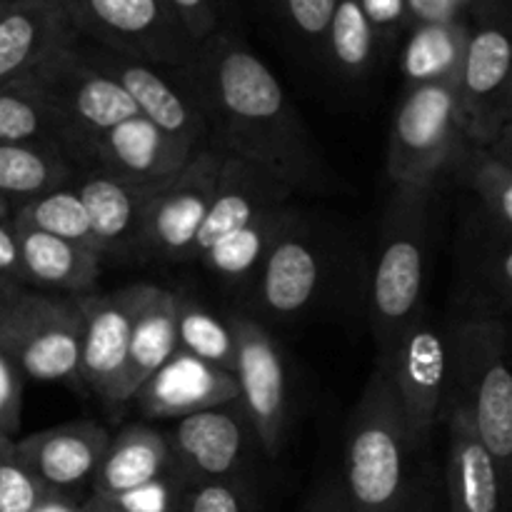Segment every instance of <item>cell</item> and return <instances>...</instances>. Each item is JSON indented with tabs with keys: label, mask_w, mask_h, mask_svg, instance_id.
<instances>
[{
	"label": "cell",
	"mask_w": 512,
	"mask_h": 512,
	"mask_svg": "<svg viewBox=\"0 0 512 512\" xmlns=\"http://www.w3.org/2000/svg\"><path fill=\"white\" fill-rule=\"evenodd\" d=\"M170 70L203 115L208 145L258 165L293 193L338 190V175L293 98L243 40L218 30L185 68Z\"/></svg>",
	"instance_id": "1"
},
{
	"label": "cell",
	"mask_w": 512,
	"mask_h": 512,
	"mask_svg": "<svg viewBox=\"0 0 512 512\" xmlns=\"http://www.w3.org/2000/svg\"><path fill=\"white\" fill-rule=\"evenodd\" d=\"M418 450L403 405L383 370L375 368L345 430L343 483L350 512H420L413 455Z\"/></svg>",
	"instance_id": "2"
},
{
	"label": "cell",
	"mask_w": 512,
	"mask_h": 512,
	"mask_svg": "<svg viewBox=\"0 0 512 512\" xmlns=\"http://www.w3.org/2000/svg\"><path fill=\"white\" fill-rule=\"evenodd\" d=\"M448 385L443 415L460 410L498 465L505 493L512 490V375L508 320L450 318ZM443 420V418H440Z\"/></svg>",
	"instance_id": "3"
},
{
	"label": "cell",
	"mask_w": 512,
	"mask_h": 512,
	"mask_svg": "<svg viewBox=\"0 0 512 512\" xmlns=\"http://www.w3.org/2000/svg\"><path fill=\"white\" fill-rule=\"evenodd\" d=\"M433 198L435 195L393 188V195L385 205L373 278H370V328L378 345V360L425 310L423 288L425 270H428Z\"/></svg>",
	"instance_id": "4"
},
{
	"label": "cell",
	"mask_w": 512,
	"mask_h": 512,
	"mask_svg": "<svg viewBox=\"0 0 512 512\" xmlns=\"http://www.w3.org/2000/svg\"><path fill=\"white\" fill-rule=\"evenodd\" d=\"M455 103V80L408 85L390 125L388 178L395 190L438 195L470 148Z\"/></svg>",
	"instance_id": "5"
},
{
	"label": "cell",
	"mask_w": 512,
	"mask_h": 512,
	"mask_svg": "<svg viewBox=\"0 0 512 512\" xmlns=\"http://www.w3.org/2000/svg\"><path fill=\"white\" fill-rule=\"evenodd\" d=\"M78 40V38H75ZM75 40L28 75L58 130L60 150L78 170L93 165L95 143L123 120L135 118L133 100L75 48Z\"/></svg>",
	"instance_id": "6"
},
{
	"label": "cell",
	"mask_w": 512,
	"mask_h": 512,
	"mask_svg": "<svg viewBox=\"0 0 512 512\" xmlns=\"http://www.w3.org/2000/svg\"><path fill=\"white\" fill-rule=\"evenodd\" d=\"M340 278L333 235L295 208L250 288L253 318L293 323L328 300Z\"/></svg>",
	"instance_id": "7"
},
{
	"label": "cell",
	"mask_w": 512,
	"mask_h": 512,
	"mask_svg": "<svg viewBox=\"0 0 512 512\" xmlns=\"http://www.w3.org/2000/svg\"><path fill=\"white\" fill-rule=\"evenodd\" d=\"M80 295L25 288L0 315V350L25 380L80 388Z\"/></svg>",
	"instance_id": "8"
},
{
	"label": "cell",
	"mask_w": 512,
	"mask_h": 512,
	"mask_svg": "<svg viewBox=\"0 0 512 512\" xmlns=\"http://www.w3.org/2000/svg\"><path fill=\"white\" fill-rule=\"evenodd\" d=\"M60 5L83 40L158 68H185L198 48L165 0H60Z\"/></svg>",
	"instance_id": "9"
},
{
	"label": "cell",
	"mask_w": 512,
	"mask_h": 512,
	"mask_svg": "<svg viewBox=\"0 0 512 512\" xmlns=\"http://www.w3.org/2000/svg\"><path fill=\"white\" fill-rule=\"evenodd\" d=\"M235 333V383L238 405L243 408L255 443L265 458H278L288 443L293 393L290 363L285 350L253 313L228 315Z\"/></svg>",
	"instance_id": "10"
},
{
	"label": "cell",
	"mask_w": 512,
	"mask_h": 512,
	"mask_svg": "<svg viewBox=\"0 0 512 512\" xmlns=\"http://www.w3.org/2000/svg\"><path fill=\"white\" fill-rule=\"evenodd\" d=\"M223 158V150L205 145L173 180L150 193L135 260H163V263L193 260L195 240L213 203Z\"/></svg>",
	"instance_id": "11"
},
{
	"label": "cell",
	"mask_w": 512,
	"mask_h": 512,
	"mask_svg": "<svg viewBox=\"0 0 512 512\" xmlns=\"http://www.w3.org/2000/svg\"><path fill=\"white\" fill-rule=\"evenodd\" d=\"M455 103L465 138L473 145H493L512 133V43L503 23L468 25L455 75Z\"/></svg>",
	"instance_id": "12"
},
{
	"label": "cell",
	"mask_w": 512,
	"mask_h": 512,
	"mask_svg": "<svg viewBox=\"0 0 512 512\" xmlns=\"http://www.w3.org/2000/svg\"><path fill=\"white\" fill-rule=\"evenodd\" d=\"M378 370H383L398 393L408 428L420 448L443 418L448 385V338L438 320L423 310L378 360Z\"/></svg>",
	"instance_id": "13"
},
{
	"label": "cell",
	"mask_w": 512,
	"mask_h": 512,
	"mask_svg": "<svg viewBox=\"0 0 512 512\" xmlns=\"http://www.w3.org/2000/svg\"><path fill=\"white\" fill-rule=\"evenodd\" d=\"M75 48L93 68L115 80L133 100L140 118L150 120L160 133H165L190 153H198L208 145V128H205L203 115L173 78V70L100 48L80 35L75 40Z\"/></svg>",
	"instance_id": "14"
},
{
	"label": "cell",
	"mask_w": 512,
	"mask_h": 512,
	"mask_svg": "<svg viewBox=\"0 0 512 512\" xmlns=\"http://www.w3.org/2000/svg\"><path fill=\"white\" fill-rule=\"evenodd\" d=\"M150 288V283H135L113 293L80 295V388L103 400L108 408H120V383L128 363L130 338Z\"/></svg>",
	"instance_id": "15"
},
{
	"label": "cell",
	"mask_w": 512,
	"mask_h": 512,
	"mask_svg": "<svg viewBox=\"0 0 512 512\" xmlns=\"http://www.w3.org/2000/svg\"><path fill=\"white\" fill-rule=\"evenodd\" d=\"M168 440L173 468L185 485L245 480L253 448H258L238 400L175 420Z\"/></svg>",
	"instance_id": "16"
},
{
	"label": "cell",
	"mask_w": 512,
	"mask_h": 512,
	"mask_svg": "<svg viewBox=\"0 0 512 512\" xmlns=\"http://www.w3.org/2000/svg\"><path fill=\"white\" fill-rule=\"evenodd\" d=\"M455 318L508 320L512 308V230L475 205L458 233Z\"/></svg>",
	"instance_id": "17"
},
{
	"label": "cell",
	"mask_w": 512,
	"mask_h": 512,
	"mask_svg": "<svg viewBox=\"0 0 512 512\" xmlns=\"http://www.w3.org/2000/svg\"><path fill=\"white\" fill-rule=\"evenodd\" d=\"M108 443L110 433L93 420H75L13 440L20 463L40 488L70 498L93 483Z\"/></svg>",
	"instance_id": "18"
},
{
	"label": "cell",
	"mask_w": 512,
	"mask_h": 512,
	"mask_svg": "<svg viewBox=\"0 0 512 512\" xmlns=\"http://www.w3.org/2000/svg\"><path fill=\"white\" fill-rule=\"evenodd\" d=\"M293 198V190L270 173H265L263 168L225 153L213 203H210L203 228L195 240L193 260L198 263L220 240L230 238L253 220L295 205Z\"/></svg>",
	"instance_id": "19"
},
{
	"label": "cell",
	"mask_w": 512,
	"mask_h": 512,
	"mask_svg": "<svg viewBox=\"0 0 512 512\" xmlns=\"http://www.w3.org/2000/svg\"><path fill=\"white\" fill-rule=\"evenodd\" d=\"M235 400L238 383L233 373L178 350L140 385L130 403L148 420H180Z\"/></svg>",
	"instance_id": "20"
},
{
	"label": "cell",
	"mask_w": 512,
	"mask_h": 512,
	"mask_svg": "<svg viewBox=\"0 0 512 512\" xmlns=\"http://www.w3.org/2000/svg\"><path fill=\"white\" fill-rule=\"evenodd\" d=\"M195 153L185 150L150 120H123L95 143L93 165L138 188H160L173 180Z\"/></svg>",
	"instance_id": "21"
},
{
	"label": "cell",
	"mask_w": 512,
	"mask_h": 512,
	"mask_svg": "<svg viewBox=\"0 0 512 512\" xmlns=\"http://www.w3.org/2000/svg\"><path fill=\"white\" fill-rule=\"evenodd\" d=\"M73 188L88 210L100 258L135 260L145 205L155 188L130 185L103 168L78 170Z\"/></svg>",
	"instance_id": "22"
},
{
	"label": "cell",
	"mask_w": 512,
	"mask_h": 512,
	"mask_svg": "<svg viewBox=\"0 0 512 512\" xmlns=\"http://www.w3.org/2000/svg\"><path fill=\"white\" fill-rule=\"evenodd\" d=\"M78 38L60 0H18L0 10V83H18Z\"/></svg>",
	"instance_id": "23"
},
{
	"label": "cell",
	"mask_w": 512,
	"mask_h": 512,
	"mask_svg": "<svg viewBox=\"0 0 512 512\" xmlns=\"http://www.w3.org/2000/svg\"><path fill=\"white\" fill-rule=\"evenodd\" d=\"M448 423V503L450 512H505V493L493 455L480 443L478 433L460 410L443 415Z\"/></svg>",
	"instance_id": "24"
},
{
	"label": "cell",
	"mask_w": 512,
	"mask_h": 512,
	"mask_svg": "<svg viewBox=\"0 0 512 512\" xmlns=\"http://www.w3.org/2000/svg\"><path fill=\"white\" fill-rule=\"evenodd\" d=\"M173 470L168 433L148 423H130L105 448L103 460L90 483V495L113 500L128 495Z\"/></svg>",
	"instance_id": "25"
},
{
	"label": "cell",
	"mask_w": 512,
	"mask_h": 512,
	"mask_svg": "<svg viewBox=\"0 0 512 512\" xmlns=\"http://www.w3.org/2000/svg\"><path fill=\"white\" fill-rule=\"evenodd\" d=\"M15 230L25 288L58 295L93 293L103 265V258L95 250L23 225H15Z\"/></svg>",
	"instance_id": "26"
},
{
	"label": "cell",
	"mask_w": 512,
	"mask_h": 512,
	"mask_svg": "<svg viewBox=\"0 0 512 512\" xmlns=\"http://www.w3.org/2000/svg\"><path fill=\"white\" fill-rule=\"evenodd\" d=\"M178 293L153 285L130 338L120 383V408L130 405L140 385L178 353Z\"/></svg>",
	"instance_id": "27"
},
{
	"label": "cell",
	"mask_w": 512,
	"mask_h": 512,
	"mask_svg": "<svg viewBox=\"0 0 512 512\" xmlns=\"http://www.w3.org/2000/svg\"><path fill=\"white\" fill-rule=\"evenodd\" d=\"M295 208L298 205H290V208L278 210V213L253 220V223L240 228L230 238L220 240L198 263L228 290L250 293L260 268H263V260L268 258L270 248L278 240L280 230L285 228L290 215L295 213Z\"/></svg>",
	"instance_id": "28"
},
{
	"label": "cell",
	"mask_w": 512,
	"mask_h": 512,
	"mask_svg": "<svg viewBox=\"0 0 512 512\" xmlns=\"http://www.w3.org/2000/svg\"><path fill=\"white\" fill-rule=\"evenodd\" d=\"M78 168L58 148L35 143H0V198L13 210L55 188L70 185Z\"/></svg>",
	"instance_id": "29"
},
{
	"label": "cell",
	"mask_w": 512,
	"mask_h": 512,
	"mask_svg": "<svg viewBox=\"0 0 512 512\" xmlns=\"http://www.w3.org/2000/svg\"><path fill=\"white\" fill-rule=\"evenodd\" d=\"M380 38L358 0H338L323 40L320 60L345 85H358L373 73Z\"/></svg>",
	"instance_id": "30"
},
{
	"label": "cell",
	"mask_w": 512,
	"mask_h": 512,
	"mask_svg": "<svg viewBox=\"0 0 512 512\" xmlns=\"http://www.w3.org/2000/svg\"><path fill=\"white\" fill-rule=\"evenodd\" d=\"M455 180L478 198L490 220L512 230V133L493 145H470Z\"/></svg>",
	"instance_id": "31"
},
{
	"label": "cell",
	"mask_w": 512,
	"mask_h": 512,
	"mask_svg": "<svg viewBox=\"0 0 512 512\" xmlns=\"http://www.w3.org/2000/svg\"><path fill=\"white\" fill-rule=\"evenodd\" d=\"M468 20L448 25H410L403 50V73L408 85L455 80L463 58Z\"/></svg>",
	"instance_id": "32"
},
{
	"label": "cell",
	"mask_w": 512,
	"mask_h": 512,
	"mask_svg": "<svg viewBox=\"0 0 512 512\" xmlns=\"http://www.w3.org/2000/svg\"><path fill=\"white\" fill-rule=\"evenodd\" d=\"M178 348L180 353L233 373L235 333L230 318L183 293H178Z\"/></svg>",
	"instance_id": "33"
},
{
	"label": "cell",
	"mask_w": 512,
	"mask_h": 512,
	"mask_svg": "<svg viewBox=\"0 0 512 512\" xmlns=\"http://www.w3.org/2000/svg\"><path fill=\"white\" fill-rule=\"evenodd\" d=\"M13 223L23 225V228L40 230V233L55 235V238L73 240V243H80L98 253L93 228H90L88 210H85L80 195L75 193L73 183L18 205L13 210Z\"/></svg>",
	"instance_id": "34"
},
{
	"label": "cell",
	"mask_w": 512,
	"mask_h": 512,
	"mask_svg": "<svg viewBox=\"0 0 512 512\" xmlns=\"http://www.w3.org/2000/svg\"><path fill=\"white\" fill-rule=\"evenodd\" d=\"M0 143H35L60 150L53 118L28 80L0 83Z\"/></svg>",
	"instance_id": "35"
},
{
	"label": "cell",
	"mask_w": 512,
	"mask_h": 512,
	"mask_svg": "<svg viewBox=\"0 0 512 512\" xmlns=\"http://www.w3.org/2000/svg\"><path fill=\"white\" fill-rule=\"evenodd\" d=\"M335 5L338 0H275V10H278L290 38L318 60L323 53V40L330 20H333Z\"/></svg>",
	"instance_id": "36"
},
{
	"label": "cell",
	"mask_w": 512,
	"mask_h": 512,
	"mask_svg": "<svg viewBox=\"0 0 512 512\" xmlns=\"http://www.w3.org/2000/svg\"><path fill=\"white\" fill-rule=\"evenodd\" d=\"M45 490L15 453L13 438L0 435V512H30Z\"/></svg>",
	"instance_id": "37"
},
{
	"label": "cell",
	"mask_w": 512,
	"mask_h": 512,
	"mask_svg": "<svg viewBox=\"0 0 512 512\" xmlns=\"http://www.w3.org/2000/svg\"><path fill=\"white\" fill-rule=\"evenodd\" d=\"M178 512H253V493L248 480L188 485Z\"/></svg>",
	"instance_id": "38"
},
{
	"label": "cell",
	"mask_w": 512,
	"mask_h": 512,
	"mask_svg": "<svg viewBox=\"0 0 512 512\" xmlns=\"http://www.w3.org/2000/svg\"><path fill=\"white\" fill-rule=\"evenodd\" d=\"M23 385L25 378L18 365L0 350V435L13 438L20 428L23 413Z\"/></svg>",
	"instance_id": "39"
},
{
	"label": "cell",
	"mask_w": 512,
	"mask_h": 512,
	"mask_svg": "<svg viewBox=\"0 0 512 512\" xmlns=\"http://www.w3.org/2000/svg\"><path fill=\"white\" fill-rule=\"evenodd\" d=\"M195 45L205 43L220 28V0H165Z\"/></svg>",
	"instance_id": "40"
},
{
	"label": "cell",
	"mask_w": 512,
	"mask_h": 512,
	"mask_svg": "<svg viewBox=\"0 0 512 512\" xmlns=\"http://www.w3.org/2000/svg\"><path fill=\"white\" fill-rule=\"evenodd\" d=\"M410 25H448L465 20L478 0H403Z\"/></svg>",
	"instance_id": "41"
},
{
	"label": "cell",
	"mask_w": 512,
	"mask_h": 512,
	"mask_svg": "<svg viewBox=\"0 0 512 512\" xmlns=\"http://www.w3.org/2000/svg\"><path fill=\"white\" fill-rule=\"evenodd\" d=\"M360 8H363L365 18L370 20V25L378 33L380 43H388L395 40V35L400 30L410 28L408 13H405L403 0H358Z\"/></svg>",
	"instance_id": "42"
},
{
	"label": "cell",
	"mask_w": 512,
	"mask_h": 512,
	"mask_svg": "<svg viewBox=\"0 0 512 512\" xmlns=\"http://www.w3.org/2000/svg\"><path fill=\"white\" fill-rule=\"evenodd\" d=\"M300 512H350L340 475H328L320 480Z\"/></svg>",
	"instance_id": "43"
},
{
	"label": "cell",
	"mask_w": 512,
	"mask_h": 512,
	"mask_svg": "<svg viewBox=\"0 0 512 512\" xmlns=\"http://www.w3.org/2000/svg\"><path fill=\"white\" fill-rule=\"evenodd\" d=\"M0 278L23 285L18 230H15L13 218L0 220Z\"/></svg>",
	"instance_id": "44"
},
{
	"label": "cell",
	"mask_w": 512,
	"mask_h": 512,
	"mask_svg": "<svg viewBox=\"0 0 512 512\" xmlns=\"http://www.w3.org/2000/svg\"><path fill=\"white\" fill-rule=\"evenodd\" d=\"M30 512H85V510H83V500L70 498V495L45 493L43 498H40V503Z\"/></svg>",
	"instance_id": "45"
},
{
	"label": "cell",
	"mask_w": 512,
	"mask_h": 512,
	"mask_svg": "<svg viewBox=\"0 0 512 512\" xmlns=\"http://www.w3.org/2000/svg\"><path fill=\"white\" fill-rule=\"evenodd\" d=\"M23 290H25V285L10 283V280L0 278V315H3V310L8 308V305L13 303V300L18 298V295L23 293Z\"/></svg>",
	"instance_id": "46"
},
{
	"label": "cell",
	"mask_w": 512,
	"mask_h": 512,
	"mask_svg": "<svg viewBox=\"0 0 512 512\" xmlns=\"http://www.w3.org/2000/svg\"><path fill=\"white\" fill-rule=\"evenodd\" d=\"M83 510L85 512H120L118 508H113L110 503H105V500L95 498V495H88V498L83 500Z\"/></svg>",
	"instance_id": "47"
},
{
	"label": "cell",
	"mask_w": 512,
	"mask_h": 512,
	"mask_svg": "<svg viewBox=\"0 0 512 512\" xmlns=\"http://www.w3.org/2000/svg\"><path fill=\"white\" fill-rule=\"evenodd\" d=\"M8 218H13V205H10L5 198H0V220H8Z\"/></svg>",
	"instance_id": "48"
},
{
	"label": "cell",
	"mask_w": 512,
	"mask_h": 512,
	"mask_svg": "<svg viewBox=\"0 0 512 512\" xmlns=\"http://www.w3.org/2000/svg\"><path fill=\"white\" fill-rule=\"evenodd\" d=\"M18 3V0H0V8H8V5Z\"/></svg>",
	"instance_id": "49"
},
{
	"label": "cell",
	"mask_w": 512,
	"mask_h": 512,
	"mask_svg": "<svg viewBox=\"0 0 512 512\" xmlns=\"http://www.w3.org/2000/svg\"><path fill=\"white\" fill-rule=\"evenodd\" d=\"M420 512H430V508H428V505H423V508H420Z\"/></svg>",
	"instance_id": "50"
},
{
	"label": "cell",
	"mask_w": 512,
	"mask_h": 512,
	"mask_svg": "<svg viewBox=\"0 0 512 512\" xmlns=\"http://www.w3.org/2000/svg\"><path fill=\"white\" fill-rule=\"evenodd\" d=\"M0 10H3V8H0Z\"/></svg>",
	"instance_id": "51"
}]
</instances>
